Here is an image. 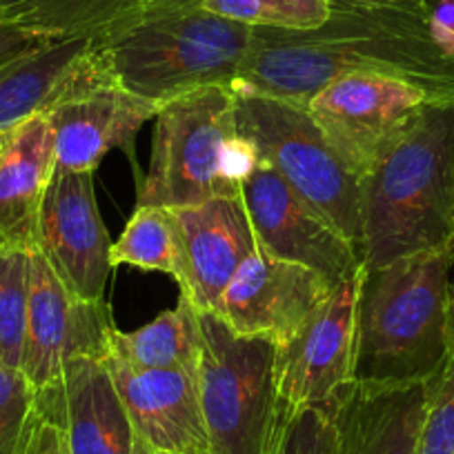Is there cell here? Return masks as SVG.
Returning <instances> with one entry per match:
<instances>
[{
    "label": "cell",
    "mask_w": 454,
    "mask_h": 454,
    "mask_svg": "<svg viewBox=\"0 0 454 454\" xmlns=\"http://www.w3.org/2000/svg\"><path fill=\"white\" fill-rule=\"evenodd\" d=\"M350 74L396 78L432 103H454V59L434 41L430 0H332L314 29L254 27L234 85L303 107Z\"/></svg>",
    "instance_id": "obj_1"
},
{
    "label": "cell",
    "mask_w": 454,
    "mask_h": 454,
    "mask_svg": "<svg viewBox=\"0 0 454 454\" xmlns=\"http://www.w3.org/2000/svg\"><path fill=\"white\" fill-rule=\"evenodd\" d=\"M252 36L254 27L212 14L199 0H160L91 38V56L112 81L160 109L200 87L234 85Z\"/></svg>",
    "instance_id": "obj_2"
},
{
    "label": "cell",
    "mask_w": 454,
    "mask_h": 454,
    "mask_svg": "<svg viewBox=\"0 0 454 454\" xmlns=\"http://www.w3.org/2000/svg\"><path fill=\"white\" fill-rule=\"evenodd\" d=\"M364 265L381 268L454 241V103H426L359 178Z\"/></svg>",
    "instance_id": "obj_3"
},
{
    "label": "cell",
    "mask_w": 454,
    "mask_h": 454,
    "mask_svg": "<svg viewBox=\"0 0 454 454\" xmlns=\"http://www.w3.org/2000/svg\"><path fill=\"white\" fill-rule=\"evenodd\" d=\"M452 265L454 241L381 268L364 265L352 381L421 383L441 372L450 352Z\"/></svg>",
    "instance_id": "obj_4"
},
{
    "label": "cell",
    "mask_w": 454,
    "mask_h": 454,
    "mask_svg": "<svg viewBox=\"0 0 454 454\" xmlns=\"http://www.w3.org/2000/svg\"><path fill=\"white\" fill-rule=\"evenodd\" d=\"M199 396L212 454H268L287 405L277 381V343L243 336L200 312Z\"/></svg>",
    "instance_id": "obj_5"
},
{
    "label": "cell",
    "mask_w": 454,
    "mask_h": 454,
    "mask_svg": "<svg viewBox=\"0 0 454 454\" xmlns=\"http://www.w3.org/2000/svg\"><path fill=\"white\" fill-rule=\"evenodd\" d=\"M237 134L256 147L296 194L317 207L364 256L359 178L327 143L305 107L232 85Z\"/></svg>",
    "instance_id": "obj_6"
},
{
    "label": "cell",
    "mask_w": 454,
    "mask_h": 454,
    "mask_svg": "<svg viewBox=\"0 0 454 454\" xmlns=\"http://www.w3.org/2000/svg\"><path fill=\"white\" fill-rule=\"evenodd\" d=\"M147 176L137 205L190 207L232 196L221 176V156L237 134L232 85H209L169 100L156 112Z\"/></svg>",
    "instance_id": "obj_7"
},
{
    "label": "cell",
    "mask_w": 454,
    "mask_h": 454,
    "mask_svg": "<svg viewBox=\"0 0 454 454\" xmlns=\"http://www.w3.org/2000/svg\"><path fill=\"white\" fill-rule=\"evenodd\" d=\"M116 330L107 301H85L67 290L41 252L29 254V309L20 372L36 392L38 408L63 421L65 365L100 356Z\"/></svg>",
    "instance_id": "obj_8"
},
{
    "label": "cell",
    "mask_w": 454,
    "mask_h": 454,
    "mask_svg": "<svg viewBox=\"0 0 454 454\" xmlns=\"http://www.w3.org/2000/svg\"><path fill=\"white\" fill-rule=\"evenodd\" d=\"M430 103L417 87L396 78L350 74L317 91L305 112L356 178L364 176Z\"/></svg>",
    "instance_id": "obj_9"
},
{
    "label": "cell",
    "mask_w": 454,
    "mask_h": 454,
    "mask_svg": "<svg viewBox=\"0 0 454 454\" xmlns=\"http://www.w3.org/2000/svg\"><path fill=\"white\" fill-rule=\"evenodd\" d=\"M156 112V105L112 81L98 67L90 45L67 90L45 112L54 134L56 165L94 174L109 152L121 150L137 168L134 141Z\"/></svg>",
    "instance_id": "obj_10"
},
{
    "label": "cell",
    "mask_w": 454,
    "mask_h": 454,
    "mask_svg": "<svg viewBox=\"0 0 454 454\" xmlns=\"http://www.w3.org/2000/svg\"><path fill=\"white\" fill-rule=\"evenodd\" d=\"M256 246L265 254L305 265L339 286L355 277L364 256L343 234L296 194L272 168L259 163L241 185Z\"/></svg>",
    "instance_id": "obj_11"
},
{
    "label": "cell",
    "mask_w": 454,
    "mask_h": 454,
    "mask_svg": "<svg viewBox=\"0 0 454 454\" xmlns=\"http://www.w3.org/2000/svg\"><path fill=\"white\" fill-rule=\"evenodd\" d=\"M359 272L334 287L325 303L277 346V381L290 408L323 405L355 379Z\"/></svg>",
    "instance_id": "obj_12"
},
{
    "label": "cell",
    "mask_w": 454,
    "mask_h": 454,
    "mask_svg": "<svg viewBox=\"0 0 454 454\" xmlns=\"http://www.w3.org/2000/svg\"><path fill=\"white\" fill-rule=\"evenodd\" d=\"M112 239L98 214L94 178L54 165L41 207L38 252L78 299L103 301L112 272Z\"/></svg>",
    "instance_id": "obj_13"
},
{
    "label": "cell",
    "mask_w": 454,
    "mask_h": 454,
    "mask_svg": "<svg viewBox=\"0 0 454 454\" xmlns=\"http://www.w3.org/2000/svg\"><path fill=\"white\" fill-rule=\"evenodd\" d=\"M323 274L256 250L225 287L216 314L243 336L290 339L334 292Z\"/></svg>",
    "instance_id": "obj_14"
},
{
    "label": "cell",
    "mask_w": 454,
    "mask_h": 454,
    "mask_svg": "<svg viewBox=\"0 0 454 454\" xmlns=\"http://www.w3.org/2000/svg\"><path fill=\"white\" fill-rule=\"evenodd\" d=\"M176 227L181 294L200 312H216L243 261L259 250L241 196H218L190 207H168Z\"/></svg>",
    "instance_id": "obj_15"
},
{
    "label": "cell",
    "mask_w": 454,
    "mask_h": 454,
    "mask_svg": "<svg viewBox=\"0 0 454 454\" xmlns=\"http://www.w3.org/2000/svg\"><path fill=\"white\" fill-rule=\"evenodd\" d=\"M134 432L165 454H212L199 396V374L190 370H134L105 356Z\"/></svg>",
    "instance_id": "obj_16"
},
{
    "label": "cell",
    "mask_w": 454,
    "mask_h": 454,
    "mask_svg": "<svg viewBox=\"0 0 454 454\" xmlns=\"http://www.w3.org/2000/svg\"><path fill=\"white\" fill-rule=\"evenodd\" d=\"M430 381H352L340 387L323 403L334 423L339 454H417Z\"/></svg>",
    "instance_id": "obj_17"
},
{
    "label": "cell",
    "mask_w": 454,
    "mask_h": 454,
    "mask_svg": "<svg viewBox=\"0 0 454 454\" xmlns=\"http://www.w3.org/2000/svg\"><path fill=\"white\" fill-rule=\"evenodd\" d=\"M54 165L47 114L25 121L10 134L0 159V254L38 250L41 207Z\"/></svg>",
    "instance_id": "obj_18"
},
{
    "label": "cell",
    "mask_w": 454,
    "mask_h": 454,
    "mask_svg": "<svg viewBox=\"0 0 454 454\" xmlns=\"http://www.w3.org/2000/svg\"><path fill=\"white\" fill-rule=\"evenodd\" d=\"M63 427L69 454H132L137 432L100 356H78L65 365Z\"/></svg>",
    "instance_id": "obj_19"
},
{
    "label": "cell",
    "mask_w": 454,
    "mask_h": 454,
    "mask_svg": "<svg viewBox=\"0 0 454 454\" xmlns=\"http://www.w3.org/2000/svg\"><path fill=\"white\" fill-rule=\"evenodd\" d=\"M90 45L91 38H65L0 67V137L60 98Z\"/></svg>",
    "instance_id": "obj_20"
},
{
    "label": "cell",
    "mask_w": 454,
    "mask_h": 454,
    "mask_svg": "<svg viewBox=\"0 0 454 454\" xmlns=\"http://www.w3.org/2000/svg\"><path fill=\"white\" fill-rule=\"evenodd\" d=\"M200 334L199 309L187 296H178L174 309L159 314L154 321L138 330H114L109 350L105 356H114L134 370H199Z\"/></svg>",
    "instance_id": "obj_21"
},
{
    "label": "cell",
    "mask_w": 454,
    "mask_h": 454,
    "mask_svg": "<svg viewBox=\"0 0 454 454\" xmlns=\"http://www.w3.org/2000/svg\"><path fill=\"white\" fill-rule=\"evenodd\" d=\"M141 5V0H0V16L65 41L103 36Z\"/></svg>",
    "instance_id": "obj_22"
},
{
    "label": "cell",
    "mask_w": 454,
    "mask_h": 454,
    "mask_svg": "<svg viewBox=\"0 0 454 454\" xmlns=\"http://www.w3.org/2000/svg\"><path fill=\"white\" fill-rule=\"evenodd\" d=\"M112 265H129L143 272H163L176 281L181 272L176 227L172 212L156 205H137L119 241L109 250Z\"/></svg>",
    "instance_id": "obj_23"
},
{
    "label": "cell",
    "mask_w": 454,
    "mask_h": 454,
    "mask_svg": "<svg viewBox=\"0 0 454 454\" xmlns=\"http://www.w3.org/2000/svg\"><path fill=\"white\" fill-rule=\"evenodd\" d=\"M29 309V252L0 254V364L20 370Z\"/></svg>",
    "instance_id": "obj_24"
},
{
    "label": "cell",
    "mask_w": 454,
    "mask_h": 454,
    "mask_svg": "<svg viewBox=\"0 0 454 454\" xmlns=\"http://www.w3.org/2000/svg\"><path fill=\"white\" fill-rule=\"evenodd\" d=\"M205 10L250 27L314 29L330 16L332 0H199Z\"/></svg>",
    "instance_id": "obj_25"
},
{
    "label": "cell",
    "mask_w": 454,
    "mask_h": 454,
    "mask_svg": "<svg viewBox=\"0 0 454 454\" xmlns=\"http://www.w3.org/2000/svg\"><path fill=\"white\" fill-rule=\"evenodd\" d=\"M268 454H339L334 423L325 405H287Z\"/></svg>",
    "instance_id": "obj_26"
},
{
    "label": "cell",
    "mask_w": 454,
    "mask_h": 454,
    "mask_svg": "<svg viewBox=\"0 0 454 454\" xmlns=\"http://www.w3.org/2000/svg\"><path fill=\"white\" fill-rule=\"evenodd\" d=\"M36 414V392L25 374L0 364V454H23Z\"/></svg>",
    "instance_id": "obj_27"
},
{
    "label": "cell",
    "mask_w": 454,
    "mask_h": 454,
    "mask_svg": "<svg viewBox=\"0 0 454 454\" xmlns=\"http://www.w3.org/2000/svg\"><path fill=\"white\" fill-rule=\"evenodd\" d=\"M417 454H454V343L441 372L430 381Z\"/></svg>",
    "instance_id": "obj_28"
},
{
    "label": "cell",
    "mask_w": 454,
    "mask_h": 454,
    "mask_svg": "<svg viewBox=\"0 0 454 454\" xmlns=\"http://www.w3.org/2000/svg\"><path fill=\"white\" fill-rule=\"evenodd\" d=\"M50 43L56 41L0 16V67L14 63V60L23 59V56L34 54V51L43 50Z\"/></svg>",
    "instance_id": "obj_29"
},
{
    "label": "cell",
    "mask_w": 454,
    "mask_h": 454,
    "mask_svg": "<svg viewBox=\"0 0 454 454\" xmlns=\"http://www.w3.org/2000/svg\"><path fill=\"white\" fill-rule=\"evenodd\" d=\"M23 454H69L63 421L38 408Z\"/></svg>",
    "instance_id": "obj_30"
},
{
    "label": "cell",
    "mask_w": 454,
    "mask_h": 454,
    "mask_svg": "<svg viewBox=\"0 0 454 454\" xmlns=\"http://www.w3.org/2000/svg\"><path fill=\"white\" fill-rule=\"evenodd\" d=\"M432 34L441 50L454 59V0L432 7Z\"/></svg>",
    "instance_id": "obj_31"
},
{
    "label": "cell",
    "mask_w": 454,
    "mask_h": 454,
    "mask_svg": "<svg viewBox=\"0 0 454 454\" xmlns=\"http://www.w3.org/2000/svg\"><path fill=\"white\" fill-rule=\"evenodd\" d=\"M132 454H165V452H159V450H154L152 445H147L145 441L138 439V436H137V443H134Z\"/></svg>",
    "instance_id": "obj_32"
},
{
    "label": "cell",
    "mask_w": 454,
    "mask_h": 454,
    "mask_svg": "<svg viewBox=\"0 0 454 454\" xmlns=\"http://www.w3.org/2000/svg\"><path fill=\"white\" fill-rule=\"evenodd\" d=\"M450 343H454V286L450 294Z\"/></svg>",
    "instance_id": "obj_33"
},
{
    "label": "cell",
    "mask_w": 454,
    "mask_h": 454,
    "mask_svg": "<svg viewBox=\"0 0 454 454\" xmlns=\"http://www.w3.org/2000/svg\"><path fill=\"white\" fill-rule=\"evenodd\" d=\"M12 132H14V129H12ZM12 132H7V134H3V137H0V159H3V154H5V147H7V141H10Z\"/></svg>",
    "instance_id": "obj_34"
},
{
    "label": "cell",
    "mask_w": 454,
    "mask_h": 454,
    "mask_svg": "<svg viewBox=\"0 0 454 454\" xmlns=\"http://www.w3.org/2000/svg\"><path fill=\"white\" fill-rule=\"evenodd\" d=\"M143 5H147V3H160V0H141Z\"/></svg>",
    "instance_id": "obj_35"
},
{
    "label": "cell",
    "mask_w": 454,
    "mask_h": 454,
    "mask_svg": "<svg viewBox=\"0 0 454 454\" xmlns=\"http://www.w3.org/2000/svg\"><path fill=\"white\" fill-rule=\"evenodd\" d=\"M430 3H432V0H430ZM436 3H443V0H436Z\"/></svg>",
    "instance_id": "obj_36"
}]
</instances>
